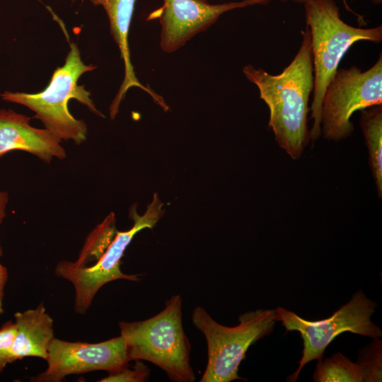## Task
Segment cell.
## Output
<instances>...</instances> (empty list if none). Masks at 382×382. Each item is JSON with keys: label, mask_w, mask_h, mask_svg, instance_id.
Returning a JSON list of instances; mask_svg holds the SVG:
<instances>
[{"label": "cell", "mask_w": 382, "mask_h": 382, "mask_svg": "<svg viewBox=\"0 0 382 382\" xmlns=\"http://www.w3.org/2000/svg\"><path fill=\"white\" fill-rule=\"evenodd\" d=\"M301 46L291 63L277 75L251 64L243 73L258 88L270 110L268 126L277 145L293 160L301 158L311 141L308 127L310 96L314 88L311 33L302 30Z\"/></svg>", "instance_id": "obj_1"}, {"label": "cell", "mask_w": 382, "mask_h": 382, "mask_svg": "<svg viewBox=\"0 0 382 382\" xmlns=\"http://www.w3.org/2000/svg\"><path fill=\"white\" fill-rule=\"evenodd\" d=\"M306 25L308 27L313 54L314 88L310 111L313 125L311 140L320 137V112L325 89L347 50L355 42L382 41V26L354 27L340 18L334 0H310L304 3Z\"/></svg>", "instance_id": "obj_2"}, {"label": "cell", "mask_w": 382, "mask_h": 382, "mask_svg": "<svg viewBox=\"0 0 382 382\" xmlns=\"http://www.w3.org/2000/svg\"><path fill=\"white\" fill-rule=\"evenodd\" d=\"M97 67L86 64L81 59L75 42L70 43L65 62L53 72L49 85L36 93L4 91L0 94L4 101L24 105L35 112L34 118L40 120L45 129L62 140H72L79 145L86 140L88 127L82 120L76 119L68 109V102L75 99L86 106L97 116L105 117L91 98L84 86L78 80L84 73Z\"/></svg>", "instance_id": "obj_3"}, {"label": "cell", "mask_w": 382, "mask_h": 382, "mask_svg": "<svg viewBox=\"0 0 382 382\" xmlns=\"http://www.w3.org/2000/svg\"><path fill=\"white\" fill-rule=\"evenodd\" d=\"M128 358L150 361L175 382H193L190 363L191 346L182 323V299L178 294L166 301L165 308L144 320L119 323Z\"/></svg>", "instance_id": "obj_4"}, {"label": "cell", "mask_w": 382, "mask_h": 382, "mask_svg": "<svg viewBox=\"0 0 382 382\" xmlns=\"http://www.w3.org/2000/svg\"><path fill=\"white\" fill-rule=\"evenodd\" d=\"M195 326L204 335L207 364L200 382H230L243 380L240 364L248 348L272 332L276 322L275 309H257L241 314L239 324L228 327L215 321L201 306L192 314Z\"/></svg>", "instance_id": "obj_5"}, {"label": "cell", "mask_w": 382, "mask_h": 382, "mask_svg": "<svg viewBox=\"0 0 382 382\" xmlns=\"http://www.w3.org/2000/svg\"><path fill=\"white\" fill-rule=\"evenodd\" d=\"M163 204L156 193L144 215H138L132 207L129 216L133 226L126 231H117L100 257L88 265H77L72 261H59L55 267V274L70 282L74 288V309L76 313L84 314L90 308L99 289L107 283L117 279L139 281V274H127L120 270L124 253L133 237L141 230L153 228L163 215Z\"/></svg>", "instance_id": "obj_6"}, {"label": "cell", "mask_w": 382, "mask_h": 382, "mask_svg": "<svg viewBox=\"0 0 382 382\" xmlns=\"http://www.w3.org/2000/svg\"><path fill=\"white\" fill-rule=\"evenodd\" d=\"M376 303L361 290L357 291L346 304L328 318L307 320L282 307L275 309L276 321L282 322L286 332H300L303 343L299 366L288 381H296L303 366L313 360H321L330 342L339 335L350 332L370 337H381L382 331L371 320Z\"/></svg>", "instance_id": "obj_7"}, {"label": "cell", "mask_w": 382, "mask_h": 382, "mask_svg": "<svg viewBox=\"0 0 382 382\" xmlns=\"http://www.w3.org/2000/svg\"><path fill=\"white\" fill-rule=\"evenodd\" d=\"M382 104V54L369 69L357 66L338 69L328 83L322 101L320 136L330 141L350 137L354 126L352 115Z\"/></svg>", "instance_id": "obj_8"}, {"label": "cell", "mask_w": 382, "mask_h": 382, "mask_svg": "<svg viewBox=\"0 0 382 382\" xmlns=\"http://www.w3.org/2000/svg\"><path fill=\"white\" fill-rule=\"evenodd\" d=\"M46 361L47 369L30 378V381L61 382L69 375L99 370L110 373L129 361L121 335L97 343L69 342L54 337Z\"/></svg>", "instance_id": "obj_9"}, {"label": "cell", "mask_w": 382, "mask_h": 382, "mask_svg": "<svg viewBox=\"0 0 382 382\" xmlns=\"http://www.w3.org/2000/svg\"><path fill=\"white\" fill-rule=\"evenodd\" d=\"M149 19L158 18L161 24L160 46L167 53L181 48L195 35L208 29L224 13L247 6L265 5L270 0H242L211 4L199 0H163Z\"/></svg>", "instance_id": "obj_10"}, {"label": "cell", "mask_w": 382, "mask_h": 382, "mask_svg": "<svg viewBox=\"0 0 382 382\" xmlns=\"http://www.w3.org/2000/svg\"><path fill=\"white\" fill-rule=\"evenodd\" d=\"M32 117L13 110L0 109V157L13 150L32 154L47 163L66 154L62 139L47 129L32 127Z\"/></svg>", "instance_id": "obj_11"}, {"label": "cell", "mask_w": 382, "mask_h": 382, "mask_svg": "<svg viewBox=\"0 0 382 382\" xmlns=\"http://www.w3.org/2000/svg\"><path fill=\"white\" fill-rule=\"evenodd\" d=\"M96 6H101L107 13L110 33L118 46L124 63L125 75L117 93L110 107V116L114 119L119 106L127 91L132 87L142 89L165 110H168L163 98L151 88L141 84L137 79L131 62L128 35L137 0H91Z\"/></svg>", "instance_id": "obj_12"}, {"label": "cell", "mask_w": 382, "mask_h": 382, "mask_svg": "<svg viewBox=\"0 0 382 382\" xmlns=\"http://www.w3.org/2000/svg\"><path fill=\"white\" fill-rule=\"evenodd\" d=\"M16 333L11 363L25 357L46 360L49 347L54 338L53 319L46 312L43 302L35 308L14 314Z\"/></svg>", "instance_id": "obj_13"}, {"label": "cell", "mask_w": 382, "mask_h": 382, "mask_svg": "<svg viewBox=\"0 0 382 382\" xmlns=\"http://www.w3.org/2000/svg\"><path fill=\"white\" fill-rule=\"evenodd\" d=\"M360 128L369 154V164L377 195L382 197V104L361 110Z\"/></svg>", "instance_id": "obj_14"}, {"label": "cell", "mask_w": 382, "mask_h": 382, "mask_svg": "<svg viewBox=\"0 0 382 382\" xmlns=\"http://www.w3.org/2000/svg\"><path fill=\"white\" fill-rule=\"evenodd\" d=\"M313 378L316 382H365L359 364L340 352L318 361Z\"/></svg>", "instance_id": "obj_15"}, {"label": "cell", "mask_w": 382, "mask_h": 382, "mask_svg": "<svg viewBox=\"0 0 382 382\" xmlns=\"http://www.w3.org/2000/svg\"><path fill=\"white\" fill-rule=\"evenodd\" d=\"M357 363L364 371L365 382L381 381L382 341L379 337H374L359 351Z\"/></svg>", "instance_id": "obj_16"}, {"label": "cell", "mask_w": 382, "mask_h": 382, "mask_svg": "<svg viewBox=\"0 0 382 382\" xmlns=\"http://www.w3.org/2000/svg\"><path fill=\"white\" fill-rule=\"evenodd\" d=\"M149 370L147 366L136 360V364L132 369L127 367V364L108 373V375L101 378L100 382H142L148 380Z\"/></svg>", "instance_id": "obj_17"}, {"label": "cell", "mask_w": 382, "mask_h": 382, "mask_svg": "<svg viewBox=\"0 0 382 382\" xmlns=\"http://www.w3.org/2000/svg\"><path fill=\"white\" fill-rule=\"evenodd\" d=\"M16 333L15 322L7 321L0 328V373L11 364L12 348Z\"/></svg>", "instance_id": "obj_18"}, {"label": "cell", "mask_w": 382, "mask_h": 382, "mask_svg": "<svg viewBox=\"0 0 382 382\" xmlns=\"http://www.w3.org/2000/svg\"><path fill=\"white\" fill-rule=\"evenodd\" d=\"M8 279L7 269L0 264V316L4 313L3 299L4 296V287Z\"/></svg>", "instance_id": "obj_19"}, {"label": "cell", "mask_w": 382, "mask_h": 382, "mask_svg": "<svg viewBox=\"0 0 382 382\" xmlns=\"http://www.w3.org/2000/svg\"><path fill=\"white\" fill-rule=\"evenodd\" d=\"M8 202V193L6 192L0 191V225L6 217V208Z\"/></svg>", "instance_id": "obj_20"}, {"label": "cell", "mask_w": 382, "mask_h": 382, "mask_svg": "<svg viewBox=\"0 0 382 382\" xmlns=\"http://www.w3.org/2000/svg\"><path fill=\"white\" fill-rule=\"evenodd\" d=\"M290 1L295 3H298V4H304L306 1H310V0H290ZM343 1H345V0H343ZM372 1L376 4H380L381 3L382 0H372Z\"/></svg>", "instance_id": "obj_21"}, {"label": "cell", "mask_w": 382, "mask_h": 382, "mask_svg": "<svg viewBox=\"0 0 382 382\" xmlns=\"http://www.w3.org/2000/svg\"><path fill=\"white\" fill-rule=\"evenodd\" d=\"M3 255V251H2V248L0 245V257Z\"/></svg>", "instance_id": "obj_22"}, {"label": "cell", "mask_w": 382, "mask_h": 382, "mask_svg": "<svg viewBox=\"0 0 382 382\" xmlns=\"http://www.w3.org/2000/svg\"><path fill=\"white\" fill-rule=\"evenodd\" d=\"M77 1V0H72V2H74V1ZM81 1H84V0H81Z\"/></svg>", "instance_id": "obj_23"}, {"label": "cell", "mask_w": 382, "mask_h": 382, "mask_svg": "<svg viewBox=\"0 0 382 382\" xmlns=\"http://www.w3.org/2000/svg\"><path fill=\"white\" fill-rule=\"evenodd\" d=\"M199 1L207 2V0H199Z\"/></svg>", "instance_id": "obj_24"}, {"label": "cell", "mask_w": 382, "mask_h": 382, "mask_svg": "<svg viewBox=\"0 0 382 382\" xmlns=\"http://www.w3.org/2000/svg\"><path fill=\"white\" fill-rule=\"evenodd\" d=\"M270 1H271V0H270ZM281 1H287V0H281Z\"/></svg>", "instance_id": "obj_25"}]
</instances>
